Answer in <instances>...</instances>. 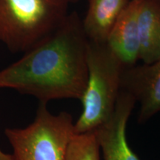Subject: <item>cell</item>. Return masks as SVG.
I'll return each mask as SVG.
<instances>
[{
	"label": "cell",
	"instance_id": "6da1fadb",
	"mask_svg": "<svg viewBox=\"0 0 160 160\" xmlns=\"http://www.w3.org/2000/svg\"><path fill=\"white\" fill-rule=\"evenodd\" d=\"M88 42L82 20L75 12L68 14L52 33L0 71V89L33 96L40 103L80 100L88 77Z\"/></svg>",
	"mask_w": 160,
	"mask_h": 160
},
{
	"label": "cell",
	"instance_id": "ba28073f",
	"mask_svg": "<svg viewBox=\"0 0 160 160\" xmlns=\"http://www.w3.org/2000/svg\"><path fill=\"white\" fill-rule=\"evenodd\" d=\"M130 2L131 0H88L82 26L89 41L106 43L111 29Z\"/></svg>",
	"mask_w": 160,
	"mask_h": 160
},
{
	"label": "cell",
	"instance_id": "8fae6325",
	"mask_svg": "<svg viewBox=\"0 0 160 160\" xmlns=\"http://www.w3.org/2000/svg\"><path fill=\"white\" fill-rule=\"evenodd\" d=\"M0 160H13L12 154L5 153L0 149Z\"/></svg>",
	"mask_w": 160,
	"mask_h": 160
},
{
	"label": "cell",
	"instance_id": "8992f818",
	"mask_svg": "<svg viewBox=\"0 0 160 160\" xmlns=\"http://www.w3.org/2000/svg\"><path fill=\"white\" fill-rule=\"evenodd\" d=\"M121 91L139 102V122L148 120L160 111V59L152 64L125 68Z\"/></svg>",
	"mask_w": 160,
	"mask_h": 160
},
{
	"label": "cell",
	"instance_id": "52a82bcc",
	"mask_svg": "<svg viewBox=\"0 0 160 160\" xmlns=\"http://www.w3.org/2000/svg\"><path fill=\"white\" fill-rule=\"evenodd\" d=\"M140 0H131L110 32L106 43L125 68L139 59L138 12Z\"/></svg>",
	"mask_w": 160,
	"mask_h": 160
},
{
	"label": "cell",
	"instance_id": "9c48e42d",
	"mask_svg": "<svg viewBox=\"0 0 160 160\" xmlns=\"http://www.w3.org/2000/svg\"><path fill=\"white\" fill-rule=\"evenodd\" d=\"M139 59L152 64L160 59V0H140L138 12Z\"/></svg>",
	"mask_w": 160,
	"mask_h": 160
},
{
	"label": "cell",
	"instance_id": "7c38bea8",
	"mask_svg": "<svg viewBox=\"0 0 160 160\" xmlns=\"http://www.w3.org/2000/svg\"><path fill=\"white\" fill-rule=\"evenodd\" d=\"M56 1L61 4H63V5H65L68 6L70 4L77 2L78 0H56Z\"/></svg>",
	"mask_w": 160,
	"mask_h": 160
},
{
	"label": "cell",
	"instance_id": "277c9868",
	"mask_svg": "<svg viewBox=\"0 0 160 160\" xmlns=\"http://www.w3.org/2000/svg\"><path fill=\"white\" fill-rule=\"evenodd\" d=\"M73 117L62 111L53 114L40 103L33 122L23 128H6L13 160H65L73 134Z\"/></svg>",
	"mask_w": 160,
	"mask_h": 160
},
{
	"label": "cell",
	"instance_id": "30bf717a",
	"mask_svg": "<svg viewBox=\"0 0 160 160\" xmlns=\"http://www.w3.org/2000/svg\"><path fill=\"white\" fill-rule=\"evenodd\" d=\"M65 160H100V149L94 132L73 134Z\"/></svg>",
	"mask_w": 160,
	"mask_h": 160
},
{
	"label": "cell",
	"instance_id": "7a4b0ae2",
	"mask_svg": "<svg viewBox=\"0 0 160 160\" xmlns=\"http://www.w3.org/2000/svg\"><path fill=\"white\" fill-rule=\"evenodd\" d=\"M125 68L107 43L88 42V77L80 99L82 112L73 125L74 134L94 132L111 119L121 92Z\"/></svg>",
	"mask_w": 160,
	"mask_h": 160
},
{
	"label": "cell",
	"instance_id": "5b68a950",
	"mask_svg": "<svg viewBox=\"0 0 160 160\" xmlns=\"http://www.w3.org/2000/svg\"><path fill=\"white\" fill-rule=\"evenodd\" d=\"M135 103L131 94L121 91L111 119L95 131L104 160H140L126 137L127 123Z\"/></svg>",
	"mask_w": 160,
	"mask_h": 160
},
{
	"label": "cell",
	"instance_id": "3957f363",
	"mask_svg": "<svg viewBox=\"0 0 160 160\" xmlns=\"http://www.w3.org/2000/svg\"><path fill=\"white\" fill-rule=\"evenodd\" d=\"M68 7L56 0H0V42L25 53L62 22Z\"/></svg>",
	"mask_w": 160,
	"mask_h": 160
}]
</instances>
